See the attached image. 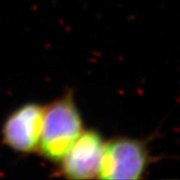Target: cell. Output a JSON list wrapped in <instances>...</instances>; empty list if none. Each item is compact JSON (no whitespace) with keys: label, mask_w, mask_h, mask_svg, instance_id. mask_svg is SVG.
<instances>
[{"label":"cell","mask_w":180,"mask_h":180,"mask_svg":"<svg viewBox=\"0 0 180 180\" xmlns=\"http://www.w3.org/2000/svg\"><path fill=\"white\" fill-rule=\"evenodd\" d=\"M84 131L83 121L71 95L44 109L39 148L44 157L61 161Z\"/></svg>","instance_id":"6da1fadb"},{"label":"cell","mask_w":180,"mask_h":180,"mask_svg":"<svg viewBox=\"0 0 180 180\" xmlns=\"http://www.w3.org/2000/svg\"><path fill=\"white\" fill-rule=\"evenodd\" d=\"M144 145L137 140L118 138L104 143L98 178L140 179L147 166Z\"/></svg>","instance_id":"7a4b0ae2"},{"label":"cell","mask_w":180,"mask_h":180,"mask_svg":"<svg viewBox=\"0 0 180 180\" xmlns=\"http://www.w3.org/2000/svg\"><path fill=\"white\" fill-rule=\"evenodd\" d=\"M44 109L38 104H26L8 117L3 127L4 143L18 153H31L40 144Z\"/></svg>","instance_id":"3957f363"},{"label":"cell","mask_w":180,"mask_h":180,"mask_svg":"<svg viewBox=\"0 0 180 180\" xmlns=\"http://www.w3.org/2000/svg\"><path fill=\"white\" fill-rule=\"evenodd\" d=\"M103 140L96 130L83 131L62 161V173L71 179H92L98 176Z\"/></svg>","instance_id":"277c9868"}]
</instances>
